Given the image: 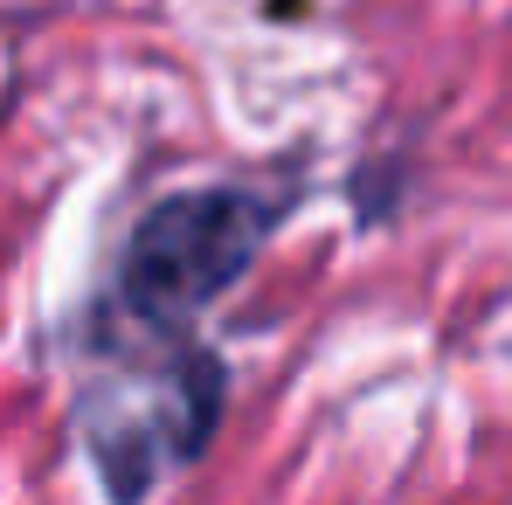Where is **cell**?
Here are the masks:
<instances>
[{
	"label": "cell",
	"mask_w": 512,
	"mask_h": 505,
	"mask_svg": "<svg viewBox=\"0 0 512 505\" xmlns=\"http://www.w3.org/2000/svg\"><path fill=\"white\" fill-rule=\"evenodd\" d=\"M277 229V194L256 187H180L139 215L118 263V319L146 333H187Z\"/></svg>",
	"instance_id": "6da1fadb"
},
{
	"label": "cell",
	"mask_w": 512,
	"mask_h": 505,
	"mask_svg": "<svg viewBox=\"0 0 512 505\" xmlns=\"http://www.w3.org/2000/svg\"><path fill=\"white\" fill-rule=\"evenodd\" d=\"M215 416H222V367L208 353H187L180 374L153 388H132V381L97 388L84 402V436L97 450L104 492L118 505H139L167 464H187L208 443Z\"/></svg>",
	"instance_id": "7a4b0ae2"
}]
</instances>
